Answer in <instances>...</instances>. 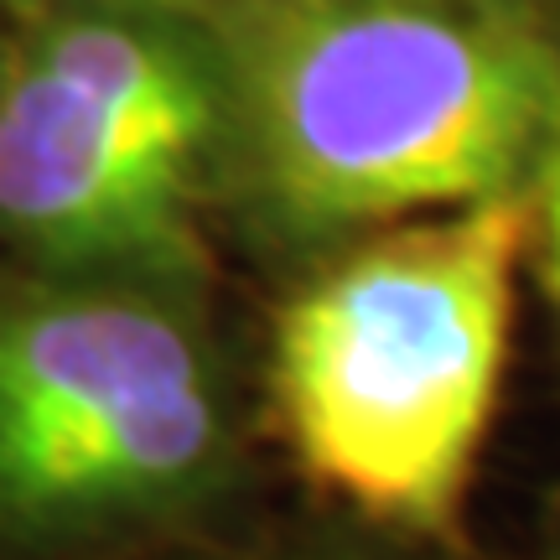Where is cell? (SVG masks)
<instances>
[{"label":"cell","mask_w":560,"mask_h":560,"mask_svg":"<svg viewBox=\"0 0 560 560\" xmlns=\"http://www.w3.org/2000/svg\"><path fill=\"white\" fill-rule=\"evenodd\" d=\"M540 229H545V270H550V291L560 306V151L540 177Z\"/></svg>","instance_id":"7"},{"label":"cell","mask_w":560,"mask_h":560,"mask_svg":"<svg viewBox=\"0 0 560 560\" xmlns=\"http://www.w3.org/2000/svg\"><path fill=\"white\" fill-rule=\"evenodd\" d=\"M182 560H374L359 550H342V545H244V550H208V556H182Z\"/></svg>","instance_id":"6"},{"label":"cell","mask_w":560,"mask_h":560,"mask_svg":"<svg viewBox=\"0 0 560 560\" xmlns=\"http://www.w3.org/2000/svg\"><path fill=\"white\" fill-rule=\"evenodd\" d=\"M213 21L79 11L0 37V249L94 276L208 280L223 187Z\"/></svg>","instance_id":"4"},{"label":"cell","mask_w":560,"mask_h":560,"mask_svg":"<svg viewBox=\"0 0 560 560\" xmlns=\"http://www.w3.org/2000/svg\"><path fill=\"white\" fill-rule=\"evenodd\" d=\"M472 5H499V11H535V16H560V0H472Z\"/></svg>","instance_id":"8"},{"label":"cell","mask_w":560,"mask_h":560,"mask_svg":"<svg viewBox=\"0 0 560 560\" xmlns=\"http://www.w3.org/2000/svg\"><path fill=\"white\" fill-rule=\"evenodd\" d=\"M219 208L322 260L410 219L540 187L560 151V26L472 0H223Z\"/></svg>","instance_id":"1"},{"label":"cell","mask_w":560,"mask_h":560,"mask_svg":"<svg viewBox=\"0 0 560 560\" xmlns=\"http://www.w3.org/2000/svg\"><path fill=\"white\" fill-rule=\"evenodd\" d=\"M240 416L208 280L0 265V545L83 550L198 514Z\"/></svg>","instance_id":"3"},{"label":"cell","mask_w":560,"mask_h":560,"mask_svg":"<svg viewBox=\"0 0 560 560\" xmlns=\"http://www.w3.org/2000/svg\"><path fill=\"white\" fill-rule=\"evenodd\" d=\"M223 0H0V16L42 21V16H79V11H156V16H192L213 21Z\"/></svg>","instance_id":"5"},{"label":"cell","mask_w":560,"mask_h":560,"mask_svg":"<svg viewBox=\"0 0 560 560\" xmlns=\"http://www.w3.org/2000/svg\"><path fill=\"white\" fill-rule=\"evenodd\" d=\"M540 187L410 219L312 260L270 327L301 467L359 514L446 535L499 405Z\"/></svg>","instance_id":"2"}]
</instances>
